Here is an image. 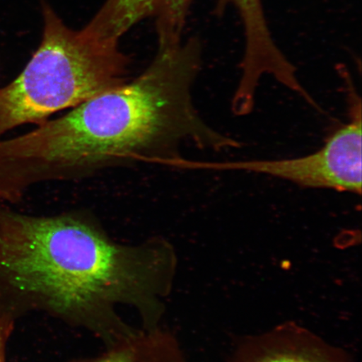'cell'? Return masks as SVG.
I'll return each instance as SVG.
<instances>
[{
    "label": "cell",
    "mask_w": 362,
    "mask_h": 362,
    "mask_svg": "<svg viewBox=\"0 0 362 362\" xmlns=\"http://www.w3.org/2000/svg\"><path fill=\"white\" fill-rule=\"evenodd\" d=\"M158 44L137 78L28 133L0 140V202H19L35 185L88 179L119 167L178 170L187 143L214 151L241 147L208 125L194 105L202 63L197 40Z\"/></svg>",
    "instance_id": "2"
},
{
    "label": "cell",
    "mask_w": 362,
    "mask_h": 362,
    "mask_svg": "<svg viewBox=\"0 0 362 362\" xmlns=\"http://www.w3.org/2000/svg\"><path fill=\"white\" fill-rule=\"evenodd\" d=\"M42 42L17 78L0 88V135L39 125L129 81V59L119 42L74 30L44 7Z\"/></svg>",
    "instance_id": "3"
},
{
    "label": "cell",
    "mask_w": 362,
    "mask_h": 362,
    "mask_svg": "<svg viewBox=\"0 0 362 362\" xmlns=\"http://www.w3.org/2000/svg\"><path fill=\"white\" fill-rule=\"evenodd\" d=\"M16 320L7 316L0 315V362H6L8 339L13 329Z\"/></svg>",
    "instance_id": "9"
},
{
    "label": "cell",
    "mask_w": 362,
    "mask_h": 362,
    "mask_svg": "<svg viewBox=\"0 0 362 362\" xmlns=\"http://www.w3.org/2000/svg\"><path fill=\"white\" fill-rule=\"evenodd\" d=\"M348 122L310 155L274 160L211 162L189 160L184 170L245 171L268 175L303 188L361 194L362 101L349 76L344 78Z\"/></svg>",
    "instance_id": "4"
},
{
    "label": "cell",
    "mask_w": 362,
    "mask_h": 362,
    "mask_svg": "<svg viewBox=\"0 0 362 362\" xmlns=\"http://www.w3.org/2000/svg\"><path fill=\"white\" fill-rule=\"evenodd\" d=\"M176 271L161 236L122 243L88 211L27 215L0 202V315L13 320L42 312L112 346L138 329L120 307L160 327Z\"/></svg>",
    "instance_id": "1"
},
{
    "label": "cell",
    "mask_w": 362,
    "mask_h": 362,
    "mask_svg": "<svg viewBox=\"0 0 362 362\" xmlns=\"http://www.w3.org/2000/svg\"><path fill=\"white\" fill-rule=\"evenodd\" d=\"M189 0H107L87 27L89 33L103 39H119L138 22L157 16L158 36L180 37Z\"/></svg>",
    "instance_id": "6"
},
{
    "label": "cell",
    "mask_w": 362,
    "mask_h": 362,
    "mask_svg": "<svg viewBox=\"0 0 362 362\" xmlns=\"http://www.w3.org/2000/svg\"><path fill=\"white\" fill-rule=\"evenodd\" d=\"M239 13L245 36L242 63L251 70H264L280 61L282 52L276 45L264 15L262 0H228Z\"/></svg>",
    "instance_id": "8"
},
{
    "label": "cell",
    "mask_w": 362,
    "mask_h": 362,
    "mask_svg": "<svg viewBox=\"0 0 362 362\" xmlns=\"http://www.w3.org/2000/svg\"><path fill=\"white\" fill-rule=\"evenodd\" d=\"M233 362H352L341 348L330 345L296 323L278 325L239 344Z\"/></svg>",
    "instance_id": "5"
},
{
    "label": "cell",
    "mask_w": 362,
    "mask_h": 362,
    "mask_svg": "<svg viewBox=\"0 0 362 362\" xmlns=\"http://www.w3.org/2000/svg\"><path fill=\"white\" fill-rule=\"evenodd\" d=\"M71 362H187L177 338L160 325L136 332L98 356Z\"/></svg>",
    "instance_id": "7"
}]
</instances>
